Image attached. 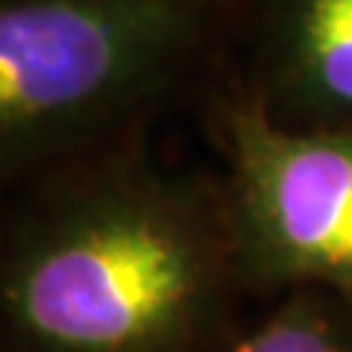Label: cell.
<instances>
[{
    "instance_id": "3",
    "label": "cell",
    "mask_w": 352,
    "mask_h": 352,
    "mask_svg": "<svg viewBox=\"0 0 352 352\" xmlns=\"http://www.w3.org/2000/svg\"><path fill=\"white\" fill-rule=\"evenodd\" d=\"M173 0H32L0 15V129L9 150L62 135L153 68Z\"/></svg>"
},
{
    "instance_id": "4",
    "label": "cell",
    "mask_w": 352,
    "mask_h": 352,
    "mask_svg": "<svg viewBox=\"0 0 352 352\" xmlns=\"http://www.w3.org/2000/svg\"><path fill=\"white\" fill-rule=\"evenodd\" d=\"M296 94L326 115L352 124V0H305L296 27Z\"/></svg>"
},
{
    "instance_id": "5",
    "label": "cell",
    "mask_w": 352,
    "mask_h": 352,
    "mask_svg": "<svg viewBox=\"0 0 352 352\" xmlns=\"http://www.w3.org/2000/svg\"><path fill=\"white\" fill-rule=\"evenodd\" d=\"M226 352H352V302L329 291H291Z\"/></svg>"
},
{
    "instance_id": "2",
    "label": "cell",
    "mask_w": 352,
    "mask_h": 352,
    "mask_svg": "<svg viewBox=\"0 0 352 352\" xmlns=\"http://www.w3.org/2000/svg\"><path fill=\"white\" fill-rule=\"evenodd\" d=\"M229 153L241 276L352 302V124L291 129L247 106L229 118Z\"/></svg>"
},
{
    "instance_id": "1",
    "label": "cell",
    "mask_w": 352,
    "mask_h": 352,
    "mask_svg": "<svg viewBox=\"0 0 352 352\" xmlns=\"http://www.w3.org/2000/svg\"><path fill=\"white\" fill-rule=\"evenodd\" d=\"M226 252L179 197L97 185L24 229L3 264L18 352H188L212 326Z\"/></svg>"
}]
</instances>
